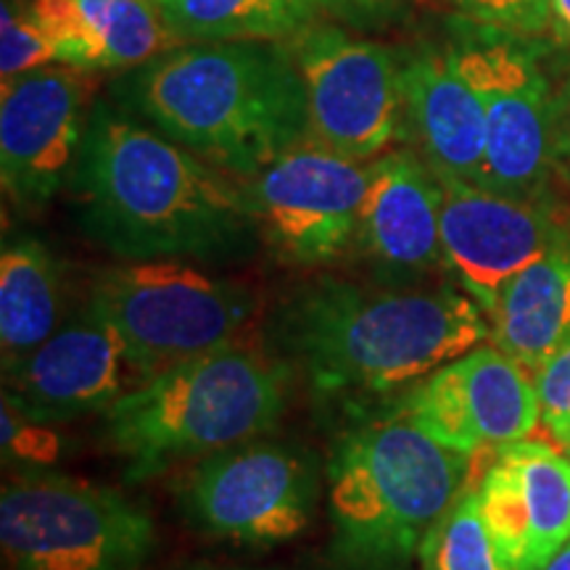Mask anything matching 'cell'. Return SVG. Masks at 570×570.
Here are the masks:
<instances>
[{
	"mask_svg": "<svg viewBox=\"0 0 570 570\" xmlns=\"http://www.w3.org/2000/svg\"><path fill=\"white\" fill-rule=\"evenodd\" d=\"M88 302L154 373L235 344L256 312L252 288L183 259L106 267L92 275Z\"/></svg>",
	"mask_w": 570,
	"mask_h": 570,
	"instance_id": "cell-7",
	"label": "cell"
},
{
	"mask_svg": "<svg viewBox=\"0 0 570 570\" xmlns=\"http://www.w3.org/2000/svg\"><path fill=\"white\" fill-rule=\"evenodd\" d=\"M111 98L238 180L309 138L294 51L275 40L180 42L125 71Z\"/></svg>",
	"mask_w": 570,
	"mask_h": 570,
	"instance_id": "cell-3",
	"label": "cell"
},
{
	"mask_svg": "<svg viewBox=\"0 0 570 570\" xmlns=\"http://www.w3.org/2000/svg\"><path fill=\"white\" fill-rule=\"evenodd\" d=\"M194 570H223V568H194Z\"/></svg>",
	"mask_w": 570,
	"mask_h": 570,
	"instance_id": "cell-32",
	"label": "cell"
},
{
	"mask_svg": "<svg viewBox=\"0 0 570 570\" xmlns=\"http://www.w3.org/2000/svg\"><path fill=\"white\" fill-rule=\"evenodd\" d=\"M56 61L51 35L46 32L32 0H3L0 9V77L3 82Z\"/></svg>",
	"mask_w": 570,
	"mask_h": 570,
	"instance_id": "cell-24",
	"label": "cell"
},
{
	"mask_svg": "<svg viewBox=\"0 0 570 570\" xmlns=\"http://www.w3.org/2000/svg\"><path fill=\"white\" fill-rule=\"evenodd\" d=\"M489 323L491 344L537 375L570 336V230L499 291Z\"/></svg>",
	"mask_w": 570,
	"mask_h": 570,
	"instance_id": "cell-20",
	"label": "cell"
},
{
	"mask_svg": "<svg viewBox=\"0 0 570 570\" xmlns=\"http://www.w3.org/2000/svg\"><path fill=\"white\" fill-rule=\"evenodd\" d=\"M69 188L85 235L122 262H225L259 238L238 177L109 101L90 106Z\"/></svg>",
	"mask_w": 570,
	"mask_h": 570,
	"instance_id": "cell-2",
	"label": "cell"
},
{
	"mask_svg": "<svg viewBox=\"0 0 570 570\" xmlns=\"http://www.w3.org/2000/svg\"><path fill=\"white\" fill-rule=\"evenodd\" d=\"M85 71L48 63L0 92V183L21 209H42L71 180L88 127Z\"/></svg>",
	"mask_w": 570,
	"mask_h": 570,
	"instance_id": "cell-14",
	"label": "cell"
},
{
	"mask_svg": "<svg viewBox=\"0 0 570 570\" xmlns=\"http://www.w3.org/2000/svg\"><path fill=\"white\" fill-rule=\"evenodd\" d=\"M67 317V275L51 248L30 235L6 240L0 252L3 373L46 344Z\"/></svg>",
	"mask_w": 570,
	"mask_h": 570,
	"instance_id": "cell-21",
	"label": "cell"
},
{
	"mask_svg": "<svg viewBox=\"0 0 570 570\" xmlns=\"http://www.w3.org/2000/svg\"><path fill=\"white\" fill-rule=\"evenodd\" d=\"M389 412L470 458L529 439L541 423L533 373L483 344L423 377Z\"/></svg>",
	"mask_w": 570,
	"mask_h": 570,
	"instance_id": "cell-12",
	"label": "cell"
},
{
	"mask_svg": "<svg viewBox=\"0 0 570 570\" xmlns=\"http://www.w3.org/2000/svg\"><path fill=\"white\" fill-rule=\"evenodd\" d=\"M0 444H3V462L19 470L53 468L67 452V441L56 423H46L19 410L9 396H3L0 410Z\"/></svg>",
	"mask_w": 570,
	"mask_h": 570,
	"instance_id": "cell-25",
	"label": "cell"
},
{
	"mask_svg": "<svg viewBox=\"0 0 570 570\" xmlns=\"http://www.w3.org/2000/svg\"><path fill=\"white\" fill-rule=\"evenodd\" d=\"M56 61L80 71H130L173 51L156 0H32Z\"/></svg>",
	"mask_w": 570,
	"mask_h": 570,
	"instance_id": "cell-19",
	"label": "cell"
},
{
	"mask_svg": "<svg viewBox=\"0 0 570 570\" xmlns=\"http://www.w3.org/2000/svg\"><path fill=\"white\" fill-rule=\"evenodd\" d=\"M323 6L333 17L370 30V27L394 24L407 11L410 0H323Z\"/></svg>",
	"mask_w": 570,
	"mask_h": 570,
	"instance_id": "cell-28",
	"label": "cell"
},
{
	"mask_svg": "<svg viewBox=\"0 0 570 570\" xmlns=\"http://www.w3.org/2000/svg\"><path fill=\"white\" fill-rule=\"evenodd\" d=\"M436 177L444 269L489 315L499 291L570 227L560 223L550 202L504 196L452 175Z\"/></svg>",
	"mask_w": 570,
	"mask_h": 570,
	"instance_id": "cell-15",
	"label": "cell"
},
{
	"mask_svg": "<svg viewBox=\"0 0 570 570\" xmlns=\"http://www.w3.org/2000/svg\"><path fill=\"white\" fill-rule=\"evenodd\" d=\"M291 365L240 341L154 373L104 412L106 444L127 481L273 431L288 404Z\"/></svg>",
	"mask_w": 570,
	"mask_h": 570,
	"instance_id": "cell-4",
	"label": "cell"
},
{
	"mask_svg": "<svg viewBox=\"0 0 570 570\" xmlns=\"http://www.w3.org/2000/svg\"><path fill=\"white\" fill-rule=\"evenodd\" d=\"M417 558L423 570H510L483 525L475 479L433 525Z\"/></svg>",
	"mask_w": 570,
	"mask_h": 570,
	"instance_id": "cell-23",
	"label": "cell"
},
{
	"mask_svg": "<svg viewBox=\"0 0 570 570\" xmlns=\"http://www.w3.org/2000/svg\"><path fill=\"white\" fill-rule=\"evenodd\" d=\"M550 30L558 42H570V0H550Z\"/></svg>",
	"mask_w": 570,
	"mask_h": 570,
	"instance_id": "cell-30",
	"label": "cell"
},
{
	"mask_svg": "<svg viewBox=\"0 0 570 570\" xmlns=\"http://www.w3.org/2000/svg\"><path fill=\"white\" fill-rule=\"evenodd\" d=\"M317 462L304 449L252 439L198 460L180 487L183 512L206 537L275 547L312 523Z\"/></svg>",
	"mask_w": 570,
	"mask_h": 570,
	"instance_id": "cell-8",
	"label": "cell"
},
{
	"mask_svg": "<svg viewBox=\"0 0 570 570\" xmlns=\"http://www.w3.org/2000/svg\"><path fill=\"white\" fill-rule=\"evenodd\" d=\"M539 391L541 425L562 446H570V336L547 356L533 375Z\"/></svg>",
	"mask_w": 570,
	"mask_h": 570,
	"instance_id": "cell-26",
	"label": "cell"
},
{
	"mask_svg": "<svg viewBox=\"0 0 570 570\" xmlns=\"http://www.w3.org/2000/svg\"><path fill=\"white\" fill-rule=\"evenodd\" d=\"M539 570H570V541L566 547H562V550L554 552L552 558L547 560Z\"/></svg>",
	"mask_w": 570,
	"mask_h": 570,
	"instance_id": "cell-31",
	"label": "cell"
},
{
	"mask_svg": "<svg viewBox=\"0 0 570 570\" xmlns=\"http://www.w3.org/2000/svg\"><path fill=\"white\" fill-rule=\"evenodd\" d=\"M470 479V454L381 412L341 436L327 462L333 554L352 570L407 566Z\"/></svg>",
	"mask_w": 570,
	"mask_h": 570,
	"instance_id": "cell-5",
	"label": "cell"
},
{
	"mask_svg": "<svg viewBox=\"0 0 570 570\" xmlns=\"http://www.w3.org/2000/svg\"><path fill=\"white\" fill-rule=\"evenodd\" d=\"M154 375L90 302L6 373L3 396L46 423L106 412Z\"/></svg>",
	"mask_w": 570,
	"mask_h": 570,
	"instance_id": "cell-13",
	"label": "cell"
},
{
	"mask_svg": "<svg viewBox=\"0 0 570 570\" xmlns=\"http://www.w3.org/2000/svg\"><path fill=\"white\" fill-rule=\"evenodd\" d=\"M568 454H570V446H568Z\"/></svg>",
	"mask_w": 570,
	"mask_h": 570,
	"instance_id": "cell-33",
	"label": "cell"
},
{
	"mask_svg": "<svg viewBox=\"0 0 570 570\" xmlns=\"http://www.w3.org/2000/svg\"><path fill=\"white\" fill-rule=\"evenodd\" d=\"M0 544L11 570H142L156 525L138 499L106 483L19 470L0 494Z\"/></svg>",
	"mask_w": 570,
	"mask_h": 570,
	"instance_id": "cell-6",
	"label": "cell"
},
{
	"mask_svg": "<svg viewBox=\"0 0 570 570\" xmlns=\"http://www.w3.org/2000/svg\"><path fill=\"white\" fill-rule=\"evenodd\" d=\"M356 246L383 285H420L444 269L441 183L423 156L389 151L370 161Z\"/></svg>",
	"mask_w": 570,
	"mask_h": 570,
	"instance_id": "cell-17",
	"label": "cell"
},
{
	"mask_svg": "<svg viewBox=\"0 0 570 570\" xmlns=\"http://www.w3.org/2000/svg\"><path fill=\"white\" fill-rule=\"evenodd\" d=\"M291 51L304 80L312 140L373 161L407 135V56L333 24L296 35Z\"/></svg>",
	"mask_w": 570,
	"mask_h": 570,
	"instance_id": "cell-9",
	"label": "cell"
},
{
	"mask_svg": "<svg viewBox=\"0 0 570 570\" xmlns=\"http://www.w3.org/2000/svg\"><path fill=\"white\" fill-rule=\"evenodd\" d=\"M370 161L306 138L283 151L244 190L259 238L296 267H325L356 246Z\"/></svg>",
	"mask_w": 570,
	"mask_h": 570,
	"instance_id": "cell-10",
	"label": "cell"
},
{
	"mask_svg": "<svg viewBox=\"0 0 570 570\" xmlns=\"http://www.w3.org/2000/svg\"><path fill=\"white\" fill-rule=\"evenodd\" d=\"M554 146H558V161L570 177V77L554 92Z\"/></svg>",
	"mask_w": 570,
	"mask_h": 570,
	"instance_id": "cell-29",
	"label": "cell"
},
{
	"mask_svg": "<svg viewBox=\"0 0 570 570\" xmlns=\"http://www.w3.org/2000/svg\"><path fill=\"white\" fill-rule=\"evenodd\" d=\"M407 135L433 173L481 183L487 109L458 46H423L404 63Z\"/></svg>",
	"mask_w": 570,
	"mask_h": 570,
	"instance_id": "cell-18",
	"label": "cell"
},
{
	"mask_svg": "<svg viewBox=\"0 0 570 570\" xmlns=\"http://www.w3.org/2000/svg\"><path fill=\"white\" fill-rule=\"evenodd\" d=\"M460 61L487 109V159L481 188L547 202L558 164L554 96L531 51L510 40L468 42Z\"/></svg>",
	"mask_w": 570,
	"mask_h": 570,
	"instance_id": "cell-11",
	"label": "cell"
},
{
	"mask_svg": "<svg viewBox=\"0 0 570 570\" xmlns=\"http://www.w3.org/2000/svg\"><path fill=\"white\" fill-rule=\"evenodd\" d=\"M180 42L285 40L309 30L323 0H156Z\"/></svg>",
	"mask_w": 570,
	"mask_h": 570,
	"instance_id": "cell-22",
	"label": "cell"
},
{
	"mask_svg": "<svg viewBox=\"0 0 570 570\" xmlns=\"http://www.w3.org/2000/svg\"><path fill=\"white\" fill-rule=\"evenodd\" d=\"M479 510L510 570H539L570 541V454L544 441L497 449L475 481Z\"/></svg>",
	"mask_w": 570,
	"mask_h": 570,
	"instance_id": "cell-16",
	"label": "cell"
},
{
	"mask_svg": "<svg viewBox=\"0 0 570 570\" xmlns=\"http://www.w3.org/2000/svg\"><path fill=\"white\" fill-rule=\"evenodd\" d=\"M473 21L508 35H537L550 27V0H454Z\"/></svg>",
	"mask_w": 570,
	"mask_h": 570,
	"instance_id": "cell-27",
	"label": "cell"
},
{
	"mask_svg": "<svg viewBox=\"0 0 570 570\" xmlns=\"http://www.w3.org/2000/svg\"><path fill=\"white\" fill-rule=\"evenodd\" d=\"M273 341L323 404L365 412L491 341L483 306L458 283L367 285L317 277L283 298Z\"/></svg>",
	"mask_w": 570,
	"mask_h": 570,
	"instance_id": "cell-1",
	"label": "cell"
}]
</instances>
